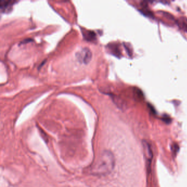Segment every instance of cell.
I'll return each mask as SVG.
<instances>
[{"label": "cell", "instance_id": "obj_1", "mask_svg": "<svg viewBox=\"0 0 187 187\" xmlns=\"http://www.w3.org/2000/svg\"><path fill=\"white\" fill-rule=\"evenodd\" d=\"M115 166V158L112 153L104 151L101 154L96 162L92 166V174L96 176H106L113 170Z\"/></svg>", "mask_w": 187, "mask_h": 187}, {"label": "cell", "instance_id": "obj_2", "mask_svg": "<svg viewBox=\"0 0 187 187\" xmlns=\"http://www.w3.org/2000/svg\"><path fill=\"white\" fill-rule=\"evenodd\" d=\"M92 52L89 48L85 47L80 51L76 54V57L78 61L81 63L87 64L92 59Z\"/></svg>", "mask_w": 187, "mask_h": 187}, {"label": "cell", "instance_id": "obj_3", "mask_svg": "<svg viewBox=\"0 0 187 187\" xmlns=\"http://www.w3.org/2000/svg\"><path fill=\"white\" fill-rule=\"evenodd\" d=\"M82 34L84 39L89 42H94L97 40V34L94 31L87 30L85 29L81 30Z\"/></svg>", "mask_w": 187, "mask_h": 187}, {"label": "cell", "instance_id": "obj_4", "mask_svg": "<svg viewBox=\"0 0 187 187\" xmlns=\"http://www.w3.org/2000/svg\"><path fill=\"white\" fill-rule=\"evenodd\" d=\"M110 96L114 103L115 104L116 106H117L118 108L120 109L121 110H125L127 108V104L125 101L118 96L114 94L112 95L111 94Z\"/></svg>", "mask_w": 187, "mask_h": 187}, {"label": "cell", "instance_id": "obj_5", "mask_svg": "<svg viewBox=\"0 0 187 187\" xmlns=\"http://www.w3.org/2000/svg\"><path fill=\"white\" fill-rule=\"evenodd\" d=\"M17 2L14 1H1L0 8L2 12H10V10L12 9L13 5L15 3Z\"/></svg>", "mask_w": 187, "mask_h": 187}, {"label": "cell", "instance_id": "obj_6", "mask_svg": "<svg viewBox=\"0 0 187 187\" xmlns=\"http://www.w3.org/2000/svg\"><path fill=\"white\" fill-rule=\"evenodd\" d=\"M106 47H107V48L109 50V52H110L111 54L115 56V57H121V53L120 49L119 48L118 44H109Z\"/></svg>", "mask_w": 187, "mask_h": 187}, {"label": "cell", "instance_id": "obj_7", "mask_svg": "<svg viewBox=\"0 0 187 187\" xmlns=\"http://www.w3.org/2000/svg\"><path fill=\"white\" fill-rule=\"evenodd\" d=\"M142 144L143 145L145 156L147 157V160H151L153 155H152V150L150 148V145L148 144V142H143Z\"/></svg>", "mask_w": 187, "mask_h": 187}, {"label": "cell", "instance_id": "obj_8", "mask_svg": "<svg viewBox=\"0 0 187 187\" xmlns=\"http://www.w3.org/2000/svg\"><path fill=\"white\" fill-rule=\"evenodd\" d=\"M178 26L185 31L187 32V18L185 17H181L177 20Z\"/></svg>", "mask_w": 187, "mask_h": 187}, {"label": "cell", "instance_id": "obj_9", "mask_svg": "<svg viewBox=\"0 0 187 187\" xmlns=\"http://www.w3.org/2000/svg\"><path fill=\"white\" fill-rule=\"evenodd\" d=\"M133 94H134L135 98L136 100L141 101L144 99V94H143V92L140 89L137 88V87L134 88Z\"/></svg>", "mask_w": 187, "mask_h": 187}, {"label": "cell", "instance_id": "obj_10", "mask_svg": "<svg viewBox=\"0 0 187 187\" xmlns=\"http://www.w3.org/2000/svg\"><path fill=\"white\" fill-rule=\"evenodd\" d=\"M140 12L142 13L143 15H144L148 17L153 18L154 17V14L153 13L150 11V10L147 9L146 8H143L140 10Z\"/></svg>", "mask_w": 187, "mask_h": 187}, {"label": "cell", "instance_id": "obj_11", "mask_svg": "<svg viewBox=\"0 0 187 187\" xmlns=\"http://www.w3.org/2000/svg\"><path fill=\"white\" fill-rule=\"evenodd\" d=\"M163 15L164 17H165L166 18H168V19L171 20H175L174 16H173L172 15L170 14V13L163 12Z\"/></svg>", "mask_w": 187, "mask_h": 187}, {"label": "cell", "instance_id": "obj_12", "mask_svg": "<svg viewBox=\"0 0 187 187\" xmlns=\"http://www.w3.org/2000/svg\"><path fill=\"white\" fill-rule=\"evenodd\" d=\"M124 46H125V48L126 49V51H127V52L128 55H129L130 56H131V55L132 54V49H131V48H130V46H128L127 44H124Z\"/></svg>", "mask_w": 187, "mask_h": 187}, {"label": "cell", "instance_id": "obj_13", "mask_svg": "<svg viewBox=\"0 0 187 187\" xmlns=\"http://www.w3.org/2000/svg\"><path fill=\"white\" fill-rule=\"evenodd\" d=\"M31 39H25L24 41L23 42V43H26V42H27L28 41H32Z\"/></svg>", "mask_w": 187, "mask_h": 187}]
</instances>
